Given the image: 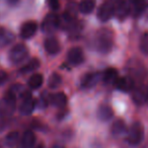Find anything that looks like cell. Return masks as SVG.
Masks as SVG:
<instances>
[{
	"label": "cell",
	"mask_w": 148,
	"mask_h": 148,
	"mask_svg": "<svg viewBox=\"0 0 148 148\" xmlns=\"http://www.w3.org/2000/svg\"><path fill=\"white\" fill-rule=\"evenodd\" d=\"M144 138V129L143 125L139 122H135L132 124L130 129L127 132V136H126V140L130 145H138L142 142Z\"/></svg>",
	"instance_id": "cell-1"
},
{
	"label": "cell",
	"mask_w": 148,
	"mask_h": 148,
	"mask_svg": "<svg viewBox=\"0 0 148 148\" xmlns=\"http://www.w3.org/2000/svg\"><path fill=\"white\" fill-rule=\"evenodd\" d=\"M113 46V34L109 29L99 31L97 38V47L101 53H108L111 51Z\"/></svg>",
	"instance_id": "cell-2"
},
{
	"label": "cell",
	"mask_w": 148,
	"mask_h": 148,
	"mask_svg": "<svg viewBox=\"0 0 148 148\" xmlns=\"http://www.w3.org/2000/svg\"><path fill=\"white\" fill-rule=\"evenodd\" d=\"M27 55H29V50L27 46L23 44H17L9 52V60L13 64H18L25 60Z\"/></svg>",
	"instance_id": "cell-3"
},
{
	"label": "cell",
	"mask_w": 148,
	"mask_h": 148,
	"mask_svg": "<svg viewBox=\"0 0 148 148\" xmlns=\"http://www.w3.org/2000/svg\"><path fill=\"white\" fill-rule=\"evenodd\" d=\"M16 99L9 95L0 101V118L8 117L14 112Z\"/></svg>",
	"instance_id": "cell-4"
},
{
	"label": "cell",
	"mask_w": 148,
	"mask_h": 148,
	"mask_svg": "<svg viewBox=\"0 0 148 148\" xmlns=\"http://www.w3.org/2000/svg\"><path fill=\"white\" fill-rule=\"evenodd\" d=\"M60 27V18L57 14L50 13L45 17L42 23V29L47 34L54 33Z\"/></svg>",
	"instance_id": "cell-5"
},
{
	"label": "cell",
	"mask_w": 148,
	"mask_h": 148,
	"mask_svg": "<svg viewBox=\"0 0 148 148\" xmlns=\"http://www.w3.org/2000/svg\"><path fill=\"white\" fill-rule=\"evenodd\" d=\"M115 13V4L112 1H105L97 10V18L101 21H108Z\"/></svg>",
	"instance_id": "cell-6"
},
{
	"label": "cell",
	"mask_w": 148,
	"mask_h": 148,
	"mask_svg": "<svg viewBox=\"0 0 148 148\" xmlns=\"http://www.w3.org/2000/svg\"><path fill=\"white\" fill-rule=\"evenodd\" d=\"M133 99L134 103L137 105H143L148 101V85L142 84L139 85L137 88L133 91Z\"/></svg>",
	"instance_id": "cell-7"
},
{
	"label": "cell",
	"mask_w": 148,
	"mask_h": 148,
	"mask_svg": "<svg viewBox=\"0 0 148 148\" xmlns=\"http://www.w3.org/2000/svg\"><path fill=\"white\" fill-rule=\"evenodd\" d=\"M67 59L70 64L74 66L80 65L84 60V55H83V51L78 47H73L69 50L67 53Z\"/></svg>",
	"instance_id": "cell-8"
},
{
	"label": "cell",
	"mask_w": 148,
	"mask_h": 148,
	"mask_svg": "<svg viewBox=\"0 0 148 148\" xmlns=\"http://www.w3.org/2000/svg\"><path fill=\"white\" fill-rule=\"evenodd\" d=\"M114 84L118 90L128 92L134 88V79L131 76H123L118 78Z\"/></svg>",
	"instance_id": "cell-9"
},
{
	"label": "cell",
	"mask_w": 148,
	"mask_h": 148,
	"mask_svg": "<svg viewBox=\"0 0 148 148\" xmlns=\"http://www.w3.org/2000/svg\"><path fill=\"white\" fill-rule=\"evenodd\" d=\"M38 29V25L36 21H27L23 25L21 29V37L23 39H29L36 34Z\"/></svg>",
	"instance_id": "cell-10"
},
{
	"label": "cell",
	"mask_w": 148,
	"mask_h": 148,
	"mask_svg": "<svg viewBox=\"0 0 148 148\" xmlns=\"http://www.w3.org/2000/svg\"><path fill=\"white\" fill-rule=\"evenodd\" d=\"M101 80V74L99 73H88L84 75L81 80V87L83 88H90L95 86Z\"/></svg>",
	"instance_id": "cell-11"
},
{
	"label": "cell",
	"mask_w": 148,
	"mask_h": 148,
	"mask_svg": "<svg viewBox=\"0 0 148 148\" xmlns=\"http://www.w3.org/2000/svg\"><path fill=\"white\" fill-rule=\"evenodd\" d=\"M35 107H36V101H34L33 97H25L21 101V105L19 107V112L23 115H31L34 110H35Z\"/></svg>",
	"instance_id": "cell-12"
},
{
	"label": "cell",
	"mask_w": 148,
	"mask_h": 148,
	"mask_svg": "<svg viewBox=\"0 0 148 148\" xmlns=\"http://www.w3.org/2000/svg\"><path fill=\"white\" fill-rule=\"evenodd\" d=\"M36 143V135L33 131L27 130L23 133L21 140V145L23 148H32Z\"/></svg>",
	"instance_id": "cell-13"
},
{
	"label": "cell",
	"mask_w": 148,
	"mask_h": 148,
	"mask_svg": "<svg viewBox=\"0 0 148 148\" xmlns=\"http://www.w3.org/2000/svg\"><path fill=\"white\" fill-rule=\"evenodd\" d=\"M45 49L46 51L48 52L51 55H56L60 52L61 48H60V44L58 43V41L55 39V38H48L45 41Z\"/></svg>",
	"instance_id": "cell-14"
},
{
	"label": "cell",
	"mask_w": 148,
	"mask_h": 148,
	"mask_svg": "<svg viewBox=\"0 0 148 148\" xmlns=\"http://www.w3.org/2000/svg\"><path fill=\"white\" fill-rule=\"evenodd\" d=\"M117 7H116V12H117V17L121 21L125 19L128 16L130 12V7L128 2H126L125 0H122L120 2L116 3Z\"/></svg>",
	"instance_id": "cell-15"
},
{
	"label": "cell",
	"mask_w": 148,
	"mask_h": 148,
	"mask_svg": "<svg viewBox=\"0 0 148 148\" xmlns=\"http://www.w3.org/2000/svg\"><path fill=\"white\" fill-rule=\"evenodd\" d=\"M14 38L15 37L13 33H11L10 31L4 29V27H1L0 29V47L9 45L11 42H13Z\"/></svg>",
	"instance_id": "cell-16"
},
{
	"label": "cell",
	"mask_w": 148,
	"mask_h": 148,
	"mask_svg": "<svg viewBox=\"0 0 148 148\" xmlns=\"http://www.w3.org/2000/svg\"><path fill=\"white\" fill-rule=\"evenodd\" d=\"M114 115V112L113 110H112L111 107H109V106H101V107L99 108V110H97V118H99L101 121H109L110 119H112V117H113Z\"/></svg>",
	"instance_id": "cell-17"
},
{
	"label": "cell",
	"mask_w": 148,
	"mask_h": 148,
	"mask_svg": "<svg viewBox=\"0 0 148 148\" xmlns=\"http://www.w3.org/2000/svg\"><path fill=\"white\" fill-rule=\"evenodd\" d=\"M130 73L133 77H137V78H143L147 75V72H146V69L144 68V66L142 64L138 63V65H135V64H130ZM132 77V78H133Z\"/></svg>",
	"instance_id": "cell-18"
},
{
	"label": "cell",
	"mask_w": 148,
	"mask_h": 148,
	"mask_svg": "<svg viewBox=\"0 0 148 148\" xmlns=\"http://www.w3.org/2000/svg\"><path fill=\"white\" fill-rule=\"evenodd\" d=\"M51 103L56 108H63L67 103V97L64 92H57L51 95Z\"/></svg>",
	"instance_id": "cell-19"
},
{
	"label": "cell",
	"mask_w": 148,
	"mask_h": 148,
	"mask_svg": "<svg viewBox=\"0 0 148 148\" xmlns=\"http://www.w3.org/2000/svg\"><path fill=\"white\" fill-rule=\"evenodd\" d=\"M118 79V70L116 68L110 67L106 69L103 74V80L105 83H115Z\"/></svg>",
	"instance_id": "cell-20"
},
{
	"label": "cell",
	"mask_w": 148,
	"mask_h": 148,
	"mask_svg": "<svg viewBox=\"0 0 148 148\" xmlns=\"http://www.w3.org/2000/svg\"><path fill=\"white\" fill-rule=\"evenodd\" d=\"M95 7V0H81L79 3V10L83 14H89L93 11Z\"/></svg>",
	"instance_id": "cell-21"
},
{
	"label": "cell",
	"mask_w": 148,
	"mask_h": 148,
	"mask_svg": "<svg viewBox=\"0 0 148 148\" xmlns=\"http://www.w3.org/2000/svg\"><path fill=\"white\" fill-rule=\"evenodd\" d=\"M111 131H112V134L115 136L122 135V134H124L126 131V124L124 123L123 120L118 119L117 121H115L113 123L112 128H111Z\"/></svg>",
	"instance_id": "cell-22"
},
{
	"label": "cell",
	"mask_w": 148,
	"mask_h": 148,
	"mask_svg": "<svg viewBox=\"0 0 148 148\" xmlns=\"http://www.w3.org/2000/svg\"><path fill=\"white\" fill-rule=\"evenodd\" d=\"M44 82V77L42 74L36 73L34 75H32L29 79V86L32 89H38L42 86Z\"/></svg>",
	"instance_id": "cell-23"
},
{
	"label": "cell",
	"mask_w": 148,
	"mask_h": 148,
	"mask_svg": "<svg viewBox=\"0 0 148 148\" xmlns=\"http://www.w3.org/2000/svg\"><path fill=\"white\" fill-rule=\"evenodd\" d=\"M39 67H40V61L37 58H33V59L29 60L23 67L21 68L19 72H21V73H29V72H33V71H35V70H37Z\"/></svg>",
	"instance_id": "cell-24"
},
{
	"label": "cell",
	"mask_w": 148,
	"mask_h": 148,
	"mask_svg": "<svg viewBox=\"0 0 148 148\" xmlns=\"http://www.w3.org/2000/svg\"><path fill=\"white\" fill-rule=\"evenodd\" d=\"M61 83H62V77L58 73L52 74L49 78V81H48V85L52 89H55L57 87H59L61 85Z\"/></svg>",
	"instance_id": "cell-25"
},
{
	"label": "cell",
	"mask_w": 148,
	"mask_h": 148,
	"mask_svg": "<svg viewBox=\"0 0 148 148\" xmlns=\"http://www.w3.org/2000/svg\"><path fill=\"white\" fill-rule=\"evenodd\" d=\"M18 139H19L18 132H16V131L10 132V133L7 134L6 137H5V143L11 147V146H14L15 144L17 143Z\"/></svg>",
	"instance_id": "cell-26"
},
{
	"label": "cell",
	"mask_w": 148,
	"mask_h": 148,
	"mask_svg": "<svg viewBox=\"0 0 148 148\" xmlns=\"http://www.w3.org/2000/svg\"><path fill=\"white\" fill-rule=\"evenodd\" d=\"M140 50L143 54L148 55V33H145L140 40Z\"/></svg>",
	"instance_id": "cell-27"
},
{
	"label": "cell",
	"mask_w": 148,
	"mask_h": 148,
	"mask_svg": "<svg viewBox=\"0 0 148 148\" xmlns=\"http://www.w3.org/2000/svg\"><path fill=\"white\" fill-rule=\"evenodd\" d=\"M48 3H49L51 9H53V10H58L59 9L60 7L59 0H48Z\"/></svg>",
	"instance_id": "cell-28"
},
{
	"label": "cell",
	"mask_w": 148,
	"mask_h": 148,
	"mask_svg": "<svg viewBox=\"0 0 148 148\" xmlns=\"http://www.w3.org/2000/svg\"><path fill=\"white\" fill-rule=\"evenodd\" d=\"M7 78V74L4 71H0V84H2Z\"/></svg>",
	"instance_id": "cell-29"
},
{
	"label": "cell",
	"mask_w": 148,
	"mask_h": 148,
	"mask_svg": "<svg viewBox=\"0 0 148 148\" xmlns=\"http://www.w3.org/2000/svg\"><path fill=\"white\" fill-rule=\"evenodd\" d=\"M18 1H19V0H7V2H8L9 4H11V5H15L16 3H18Z\"/></svg>",
	"instance_id": "cell-30"
},
{
	"label": "cell",
	"mask_w": 148,
	"mask_h": 148,
	"mask_svg": "<svg viewBox=\"0 0 148 148\" xmlns=\"http://www.w3.org/2000/svg\"><path fill=\"white\" fill-rule=\"evenodd\" d=\"M52 148H64V147L61 145H54V146H52Z\"/></svg>",
	"instance_id": "cell-31"
},
{
	"label": "cell",
	"mask_w": 148,
	"mask_h": 148,
	"mask_svg": "<svg viewBox=\"0 0 148 148\" xmlns=\"http://www.w3.org/2000/svg\"><path fill=\"white\" fill-rule=\"evenodd\" d=\"M130 1H131V3H136V2H138V1H140V0H130Z\"/></svg>",
	"instance_id": "cell-32"
},
{
	"label": "cell",
	"mask_w": 148,
	"mask_h": 148,
	"mask_svg": "<svg viewBox=\"0 0 148 148\" xmlns=\"http://www.w3.org/2000/svg\"><path fill=\"white\" fill-rule=\"evenodd\" d=\"M35 148H44V146L42 145V144H40V145H38V146H36Z\"/></svg>",
	"instance_id": "cell-33"
},
{
	"label": "cell",
	"mask_w": 148,
	"mask_h": 148,
	"mask_svg": "<svg viewBox=\"0 0 148 148\" xmlns=\"http://www.w3.org/2000/svg\"><path fill=\"white\" fill-rule=\"evenodd\" d=\"M144 2H145V5L148 6V0H144Z\"/></svg>",
	"instance_id": "cell-34"
},
{
	"label": "cell",
	"mask_w": 148,
	"mask_h": 148,
	"mask_svg": "<svg viewBox=\"0 0 148 148\" xmlns=\"http://www.w3.org/2000/svg\"><path fill=\"white\" fill-rule=\"evenodd\" d=\"M113 1H115L116 3H118V2H120V1H122V0H113Z\"/></svg>",
	"instance_id": "cell-35"
}]
</instances>
